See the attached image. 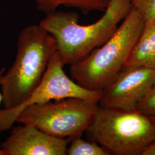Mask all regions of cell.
I'll list each match as a JSON object with an SVG mask.
<instances>
[{"instance_id": "cell-1", "label": "cell", "mask_w": 155, "mask_h": 155, "mask_svg": "<svg viewBox=\"0 0 155 155\" xmlns=\"http://www.w3.org/2000/svg\"><path fill=\"white\" fill-rule=\"evenodd\" d=\"M132 8L130 0H111L104 15L93 24L79 25L77 13L56 10L46 15L39 24L55 39L62 64L70 66L105 44Z\"/></svg>"}, {"instance_id": "cell-2", "label": "cell", "mask_w": 155, "mask_h": 155, "mask_svg": "<svg viewBox=\"0 0 155 155\" xmlns=\"http://www.w3.org/2000/svg\"><path fill=\"white\" fill-rule=\"evenodd\" d=\"M56 51L55 39L39 24L22 29L15 61L0 79L3 109L15 108L28 99L40 83Z\"/></svg>"}, {"instance_id": "cell-3", "label": "cell", "mask_w": 155, "mask_h": 155, "mask_svg": "<svg viewBox=\"0 0 155 155\" xmlns=\"http://www.w3.org/2000/svg\"><path fill=\"white\" fill-rule=\"evenodd\" d=\"M143 17L132 8L105 44L82 61L70 65L73 81L83 88L100 91L110 84L122 71L144 27Z\"/></svg>"}, {"instance_id": "cell-4", "label": "cell", "mask_w": 155, "mask_h": 155, "mask_svg": "<svg viewBox=\"0 0 155 155\" xmlns=\"http://www.w3.org/2000/svg\"><path fill=\"white\" fill-rule=\"evenodd\" d=\"M84 133L110 154L142 155L155 141V118L136 110L99 106Z\"/></svg>"}, {"instance_id": "cell-5", "label": "cell", "mask_w": 155, "mask_h": 155, "mask_svg": "<svg viewBox=\"0 0 155 155\" xmlns=\"http://www.w3.org/2000/svg\"><path fill=\"white\" fill-rule=\"evenodd\" d=\"M98 107V102L77 97L51 100L27 106L16 122L35 127L51 136L72 139L83 135Z\"/></svg>"}, {"instance_id": "cell-6", "label": "cell", "mask_w": 155, "mask_h": 155, "mask_svg": "<svg viewBox=\"0 0 155 155\" xmlns=\"http://www.w3.org/2000/svg\"><path fill=\"white\" fill-rule=\"evenodd\" d=\"M63 66L56 51L50 59L40 83L28 99L20 105L12 109L0 110V132L10 130L16 123L17 117L29 106L69 97L99 102L102 90H89L80 86L67 75L63 70Z\"/></svg>"}, {"instance_id": "cell-7", "label": "cell", "mask_w": 155, "mask_h": 155, "mask_svg": "<svg viewBox=\"0 0 155 155\" xmlns=\"http://www.w3.org/2000/svg\"><path fill=\"white\" fill-rule=\"evenodd\" d=\"M155 83V68L124 67L115 79L102 90L98 102L102 107L135 110L140 100Z\"/></svg>"}, {"instance_id": "cell-8", "label": "cell", "mask_w": 155, "mask_h": 155, "mask_svg": "<svg viewBox=\"0 0 155 155\" xmlns=\"http://www.w3.org/2000/svg\"><path fill=\"white\" fill-rule=\"evenodd\" d=\"M10 135L0 145L2 155H66L71 139L51 136L35 127H12Z\"/></svg>"}, {"instance_id": "cell-9", "label": "cell", "mask_w": 155, "mask_h": 155, "mask_svg": "<svg viewBox=\"0 0 155 155\" xmlns=\"http://www.w3.org/2000/svg\"><path fill=\"white\" fill-rule=\"evenodd\" d=\"M131 66L155 68V19L145 21L142 32L124 67Z\"/></svg>"}, {"instance_id": "cell-10", "label": "cell", "mask_w": 155, "mask_h": 155, "mask_svg": "<svg viewBox=\"0 0 155 155\" xmlns=\"http://www.w3.org/2000/svg\"><path fill=\"white\" fill-rule=\"evenodd\" d=\"M38 9L46 15L60 6L74 8L87 15L93 11H105L111 0H34Z\"/></svg>"}, {"instance_id": "cell-11", "label": "cell", "mask_w": 155, "mask_h": 155, "mask_svg": "<svg viewBox=\"0 0 155 155\" xmlns=\"http://www.w3.org/2000/svg\"><path fill=\"white\" fill-rule=\"evenodd\" d=\"M77 136L71 139L67 147V155H109L110 153L93 141H85Z\"/></svg>"}, {"instance_id": "cell-12", "label": "cell", "mask_w": 155, "mask_h": 155, "mask_svg": "<svg viewBox=\"0 0 155 155\" xmlns=\"http://www.w3.org/2000/svg\"><path fill=\"white\" fill-rule=\"evenodd\" d=\"M135 110L155 118V83L140 100Z\"/></svg>"}, {"instance_id": "cell-13", "label": "cell", "mask_w": 155, "mask_h": 155, "mask_svg": "<svg viewBox=\"0 0 155 155\" xmlns=\"http://www.w3.org/2000/svg\"><path fill=\"white\" fill-rule=\"evenodd\" d=\"M132 7L143 17L144 21L155 19V0H130Z\"/></svg>"}, {"instance_id": "cell-14", "label": "cell", "mask_w": 155, "mask_h": 155, "mask_svg": "<svg viewBox=\"0 0 155 155\" xmlns=\"http://www.w3.org/2000/svg\"><path fill=\"white\" fill-rule=\"evenodd\" d=\"M141 155H155V141L144 150Z\"/></svg>"}, {"instance_id": "cell-15", "label": "cell", "mask_w": 155, "mask_h": 155, "mask_svg": "<svg viewBox=\"0 0 155 155\" xmlns=\"http://www.w3.org/2000/svg\"><path fill=\"white\" fill-rule=\"evenodd\" d=\"M4 72H5V67H2V68L1 69V70H0V79H1V77L2 75ZM1 103H2V94H1V91H0V104H1ZM0 155H2L1 150H0Z\"/></svg>"}]
</instances>
